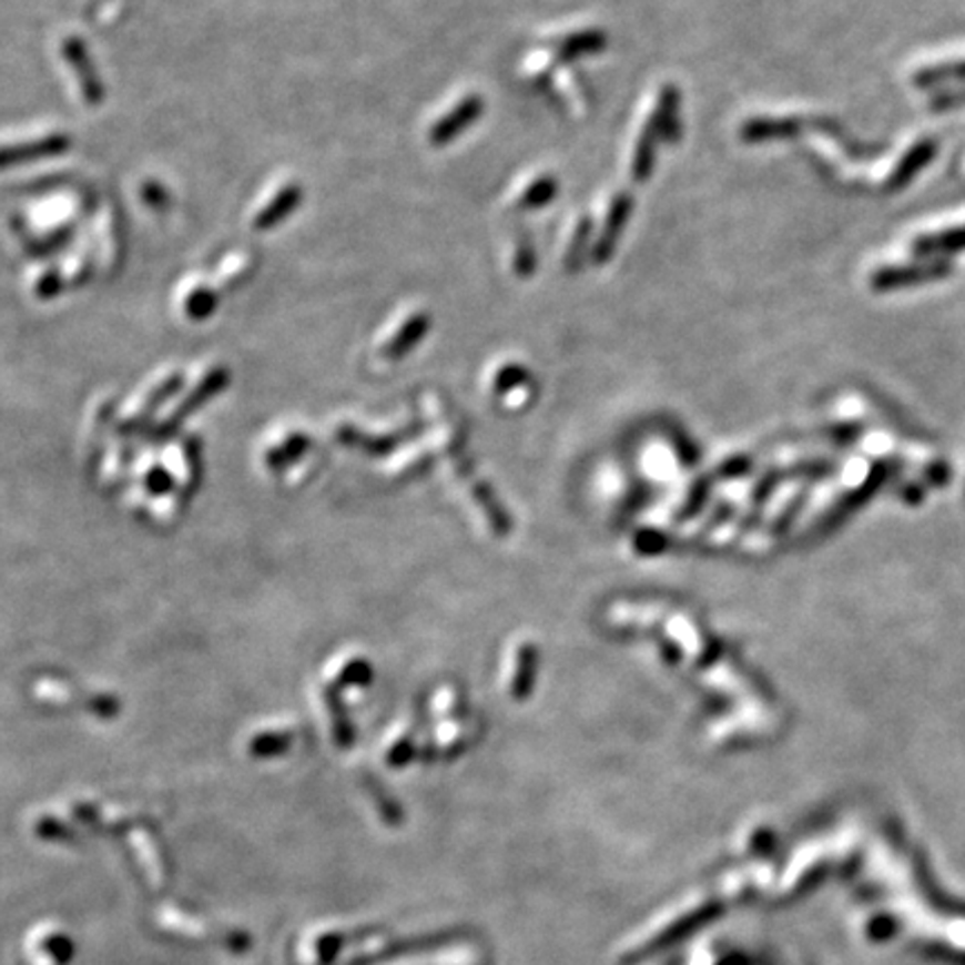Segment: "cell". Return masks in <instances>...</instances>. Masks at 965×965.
<instances>
[{
    "instance_id": "obj_8",
    "label": "cell",
    "mask_w": 965,
    "mask_h": 965,
    "mask_svg": "<svg viewBox=\"0 0 965 965\" xmlns=\"http://www.w3.org/2000/svg\"><path fill=\"white\" fill-rule=\"evenodd\" d=\"M217 302H220V297H217V293L211 286L197 284V286H193L186 293V297H184V311H186V315L191 319H204V317H209L217 308Z\"/></svg>"
},
{
    "instance_id": "obj_9",
    "label": "cell",
    "mask_w": 965,
    "mask_h": 965,
    "mask_svg": "<svg viewBox=\"0 0 965 965\" xmlns=\"http://www.w3.org/2000/svg\"><path fill=\"white\" fill-rule=\"evenodd\" d=\"M37 954H48L50 963L65 965L74 956V943L63 932H48L37 941Z\"/></svg>"
},
{
    "instance_id": "obj_1",
    "label": "cell",
    "mask_w": 965,
    "mask_h": 965,
    "mask_svg": "<svg viewBox=\"0 0 965 965\" xmlns=\"http://www.w3.org/2000/svg\"><path fill=\"white\" fill-rule=\"evenodd\" d=\"M61 54L70 70L74 72L77 85L81 90V96L88 105H99L103 101V83L96 74V68L85 50V43L79 37H68L61 45Z\"/></svg>"
},
{
    "instance_id": "obj_3",
    "label": "cell",
    "mask_w": 965,
    "mask_h": 965,
    "mask_svg": "<svg viewBox=\"0 0 965 965\" xmlns=\"http://www.w3.org/2000/svg\"><path fill=\"white\" fill-rule=\"evenodd\" d=\"M302 202V189L295 182H288L280 186L273 197L255 213L253 228L255 231H268L288 220V215L299 206Z\"/></svg>"
},
{
    "instance_id": "obj_5",
    "label": "cell",
    "mask_w": 965,
    "mask_h": 965,
    "mask_svg": "<svg viewBox=\"0 0 965 965\" xmlns=\"http://www.w3.org/2000/svg\"><path fill=\"white\" fill-rule=\"evenodd\" d=\"M429 325H431V322H429V317L425 313H409L403 319V325L383 345V349H380L383 356H387L392 360L403 358L405 354H409L420 343V338L427 334Z\"/></svg>"
},
{
    "instance_id": "obj_4",
    "label": "cell",
    "mask_w": 965,
    "mask_h": 965,
    "mask_svg": "<svg viewBox=\"0 0 965 965\" xmlns=\"http://www.w3.org/2000/svg\"><path fill=\"white\" fill-rule=\"evenodd\" d=\"M480 112V101L476 96H467L458 101L449 112H445L429 130V141L434 145H445L451 141L458 132H463Z\"/></svg>"
},
{
    "instance_id": "obj_12",
    "label": "cell",
    "mask_w": 965,
    "mask_h": 965,
    "mask_svg": "<svg viewBox=\"0 0 965 965\" xmlns=\"http://www.w3.org/2000/svg\"><path fill=\"white\" fill-rule=\"evenodd\" d=\"M284 746H288V738H284V735L257 738L253 742V753H257V755H273V753H280V749H284Z\"/></svg>"
},
{
    "instance_id": "obj_11",
    "label": "cell",
    "mask_w": 965,
    "mask_h": 965,
    "mask_svg": "<svg viewBox=\"0 0 965 965\" xmlns=\"http://www.w3.org/2000/svg\"><path fill=\"white\" fill-rule=\"evenodd\" d=\"M61 275H59V271L57 268H50V271H45L39 280H37V286H34V293L41 297V299H50V297H54L59 291H61Z\"/></svg>"
},
{
    "instance_id": "obj_6",
    "label": "cell",
    "mask_w": 965,
    "mask_h": 965,
    "mask_svg": "<svg viewBox=\"0 0 965 965\" xmlns=\"http://www.w3.org/2000/svg\"><path fill=\"white\" fill-rule=\"evenodd\" d=\"M360 934H345L341 930L336 932H322L317 936H313L306 947H304V958L302 963H313V965H327L336 958V954L343 949V945L349 938H358Z\"/></svg>"
},
{
    "instance_id": "obj_10",
    "label": "cell",
    "mask_w": 965,
    "mask_h": 965,
    "mask_svg": "<svg viewBox=\"0 0 965 965\" xmlns=\"http://www.w3.org/2000/svg\"><path fill=\"white\" fill-rule=\"evenodd\" d=\"M921 248L927 251V253H947V251L954 253V251H963L965 248V226L956 228V231H949V233H945L941 237L927 240V242L921 244Z\"/></svg>"
},
{
    "instance_id": "obj_7",
    "label": "cell",
    "mask_w": 965,
    "mask_h": 965,
    "mask_svg": "<svg viewBox=\"0 0 965 965\" xmlns=\"http://www.w3.org/2000/svg\"><path fill=\"white\" fill-rule=\"evenodd\" d=\"M226 380H228V374H226V369H213V372H209L206 376H204V380L200 383V387H195L193 392H191V396L182 403V407H177V412L173 414V418L169 420V427H173V425H177V423H182L195 407H200V405H204L209 398H213L224 385H226Z\"/></svg>"
},
{
    "instance_id": "obj_2",
    "label": "cell",
    "mask_w": 965,
    "mask_h": 965,
    "mask_svg": "<svg viewBox=\"0 0 965 965\" xmlns=\"http://www.w3.org/2000/svg\"><path fill=\"white\" fill-rule=\"evenodd\" d=\"M70 148V136L63 132H50L23 143H8L3 150V161L6 166H14V164H30L34 159H43V156H52V154H61Z\"/></svg>"
}]
</instances>
